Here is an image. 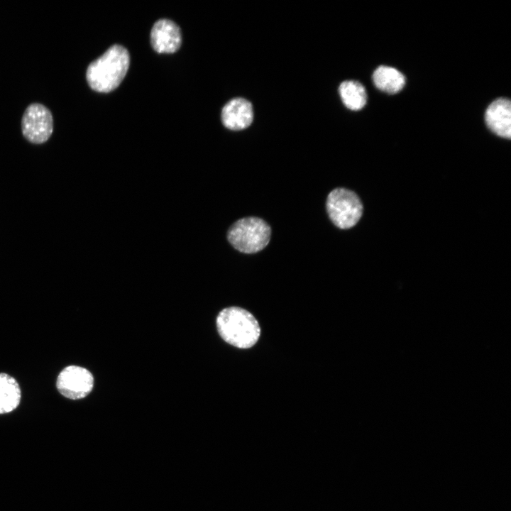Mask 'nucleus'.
Returning <instances> with one entry per match:
<instances>
[{
  "mask_svg": "<svg viewBox=\"0 0 511 511\" xmlns=\"http://www.w3.org/2000/svg\"><path fill=\"white\" fill-rule=\"evenodd\" d=\"M129 62V54L124 47L120 45L111 46L88 65L86 71L88 85L97 92L113 91L126 76Z\"/></svg>",
  "mask_w": 511,
  "mask_h": 511,
  "instance_id": "f257e3e1",
  "label": "nucleus"
},
{
  "mask_svg": "<svg viewBox=\"0 0 511 511\" xmlns=\"http://www.w3.org/2000/svg\"><path fill=\"white\" fill-rule=\"evenodd\" d=\"M216 328L221 339L238 348L253 346L259 339L260 327L255 317L239 307L222 309L216 317Z\"/></svg>",
  "mask_w": 511,
  "mask_h": 511,
  "instance_id": "f03ea898",
  "label": "nucleus"
},
{
  "mask_svg": "<svg viewBox=\"0 0 511 511\" xmlns=\"http://www.w3.org/2000/svg\"><path fill=\"white\" fill-rule=\"evenodd\" d=\"M271 230L269 225L258 217H246L236 221L229 229L228 240L238 251L255 253L269 243Z\"/></svg>",
  "mask_w": 511,
  "mask_h": 511,
  "instance_id": "7ed1b4c3",
  "label": "nucleus"
},
{
  "mask_svg": "<svg viewBox=\"0 0 511 511\" xmlns=\"http://www.w3.org/2000/svg\"><path fill=\"white\" fill-rule=\"evenodd\" d=\"M326 207L331 221L341 229L356 226L363 212V203L358 194L341 187L336 188L329 194Z\"/></svg>",
  "mask_w": 511,
  "mask_h": 511,
  "instance_id": "20e7f679",
  "label": "nucleus"
},
{
  "mask_svg": "<svg viewBox=\"0 0 511 511\" xmlns=\"http://www.w3.org/2000/svg\"><path fill=\"white\" fill-rule=\"evenodd\" d=\"M53 127V114L48 107L36 102L26 107L21 119V132L28 142L44 143L51 136Z\"/></svg>",
  "mask_w": 511,
  "mask_h": 511,
  "instance_id": "39448f33",
  "label": "nucleus"
},
{
  "mask_svg": "<svg viewBox=\"0 0 511 511\" xmlns=\"http://www.w3.org/2000/svg\"><path fill=\"white\" fill-rule=\"evenodd\" d=\"M94 378L86 368L71 365L64 368L58 374L56 387L58 392L70 400L87 397L92 390Z\"/></svg>",
  "mask_w": 511,
  "mask_h": 511,
  "instance_id": "423d86ee",
  "label": "nucleus"
},
{
  "mask_svg": "<svg viewBox=\"0 0 511 511\" xmlns=\"http://www.w3.org/2000/svg\"><path fill=\"white\" fill-rule=\"evenodd\" d=\"M150 43L153 48L159 53L176 52L182 43L179 26L168 19L157 21L150 32Z\"/></svg>",
  "mask_w": 511,
  "mask_h": 511,
  "instance_id": "0eeeda50",
  "label": "nucleus"
},
{
  "mask_svg": "<svg viewBox=\"0 0 511 511\" xmlns=\"http://www.w3.org/2000/svg\"><path fill=\"white\" fill-rule=\"evenodd\" d=\"M485 121L488 127L497 136L510 139V101L506 98H498L493 101L485 111Z\"/></svg>",
  "mask_w": 511,
  "mask_h": 511,
  "instance_id": "6e6552de",
  "label": "nucleus"
},
{
  "mask_svg": "<svg viewBox=\"0 0 511 511\" xmlns=\"http://www.w3.org/2000/svg\"><path fill=\"white\" fill-rule=\"evenodd\" d=\"M253 119V106L243 98H235L228 101L221 111V121L225 127L240 131L248 127Z\"/></svg>",
  "mask_w": 511,
  "mask_h": 511,
  "instance_id": "1a4fd4ad",
  "label": "nucleus"
},
{
  "mask_svg": "<svg viewBox=\"0 0 511 511\" xmlns=\"http://www.w3.org/2000/svg\"><path fill=\"white\" fill-rule=\"evenodd\" d=\"M373 80L375 87L390 94L399 92L405 84L404 75L397 69L380 65L373 74Z\"/></svg>",
  "mask_w": 511,
  "mask_h": 511,
  "instance_id": "9d476101",
  "label": "nucleus"
},
{
  "mask_svg": "<svg viewBox=\"0 0 511 511\" xmlns=\"http://www.w3.org/2000/svg\"><path fill=\"white\" fill-rule=\"evenodd\" d=\"M21 398V390L17 380L7 373H0V414L16 409Z\"/></svg>",
  "mask_w": 511,
  "mask_h": 511,
  "instance_id": "9b49d317",
  "label": "nucleus"
},
{
  "mask_svg": "<svg viewBox=\"0 0 511 511\" xmlns=\"http://www.w3.org/2000/svg\"><path fill=\"white\" fill-rule=\"evenodd\" d=\"M339 92L344 104L349 109L358 111L364 107L367 102V94L364 87L355 80L343 82Z\"/></svg>",
  "mask_w": 511,
  "mask_h": 511,
  "instance_id": "f8f14e48",
  "label": "nucleus"
}]
</instances>
